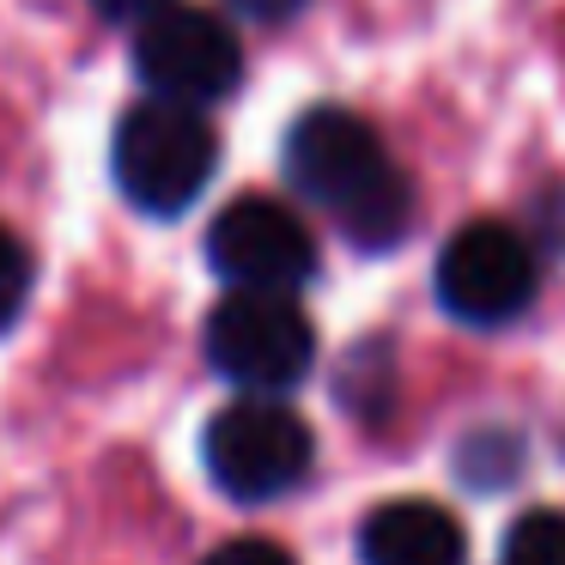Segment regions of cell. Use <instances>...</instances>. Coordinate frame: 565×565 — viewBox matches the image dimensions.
I'll list each match as a JSON object with an SVG mask.
<instances>
[{
    "label": "cell",
    "instance_id": "2",
    "mask_svg": "<svg viewBox=\"0 0 565 565\" xmlns=\"http://www.w3.org/2000/svg\"><path fill=\"white\" fill-rule=\"evenodd\" d=\"M116 189L152 220H177L195 207L207 189L213 164H220V135L201 110H177V104H135L116 122L110 140Z\"/></svg>",
    "mask_w": 565,
    "mask_h": 565
},
{
    "label": "cell",
    "instance_id": "11",
    "mask_svg": "<svg viewBox=\"0 0 565 565\" xmlns=\"http://www.w3.org/2000/svg\"><path fill=\"white\" fill-rule=\"evenodd\" d=\"M201 565H298V559L280 547V541H268V535H244V541H225V547H213Z\"/></svg>",
    "mask_w": 565,
    "mask_h": 565
},
{
    "label": "cell",
    "instance_id": "8",
    "mask_svg": "<svg viewBox=\"0 0 565 565\" xmlns=\"http://www.w3.org/2000/svg\"><path fill=\"white\" fill-rule=\"evenodd\" d=\"M359 559L365 565H462L468 541L444 504L431 499H390L359 529Z\"/></svg>",
    "mask_w": 565,
    "mask_h": 565
},
{
    "label": "cell",
    "instance_id": "7",
    "mask_svg": "<svg viewBox=\"0 0 565 565\" xmlns=\"http://www.w3.org/2000/svg\"><path fill=\"white\" fill-rule=\"evenodd\" d=\"M207 262L232 280V292H292L317 274V244L292 207L268 195H237L207 225Z\"/></svg>",
    "mask_w": 565,
    "mask_h": 565
},
{
    "label": "cell",
    "instance_id": "3",
    "mask_svg": "<svg viewBox=\"0 0 565 565\" xmlns=\"http://www.w3.org/2000/svg\"><path fill=\"white\" fill-rule=\"evenodd\" d=\"M310 456H317V438H310L305 414L286 407L280 395H237L201 431L207 480L237 504H268L292 492L310 475Z\"/></svg>",
    "mask_w": 565,
    "mask_h": 565
},
{
    "label": "cell",
    "instance_id": "6",
    "mask_svg": "<svg viewBox=\"0 0 565 565\" xmlns=\"http://www.w3.org/2000/svg\"><path fill=\"white\" fill-rule=\"evenodd\" d=\"M541 268L535 249L523 244V232L499 220H475L444 244L438 256V298L456 322H511L516 310L535 298Z\"/></svg>",
    "mask_w": 565,
    "mask_h": 565
},
{
    "label": "cell",
    "instance_id": "9",
    "mask_svg": "<svg viewBox=\"0 0 565 565\" xmlns=\"http://www.w3.org/2000/svg\"><path fill=\"white\" fill-rule=\"evenodd\" d=\"M499 565H565V511H529L511 523Z\"/></svg>",
    "mask_w": 565,
    "mask_h": 565
},
{
    "label": "cell",
    "instance_id": "13",
    "mask_svg": "<svg viewBox=\"0 0 565 565\" xmlns=\"http://www.w3.org/2000/svg\"><path fill=\"white\" fill-rule=\"evenodd\" d=\"M110 25H147V19H159L171 0H92Z\"/></svg>",
    "mask_w": 565,
    "mask_h": 565
},
{
    "label": "cell",
    "instance_id": "10",
    "mask_svg": "<svg viewBox=\"0 0 565 565\" xmlns=\"http://www.w3.org/2000/svg\"><path fill=\"white\" fill-rule=\"evenodd\" d=\"M31 298V249L0 225V329H13Z\"/></svg>",
    "mask_w": 565,
    "mask_h": 565
},
{
    "label": "cell",
    "instance_id": "12",
    "mask_svg": "<svg viewBox=\"0 0 565 565\" xmlns=\"http://www.w3.org/2000/svg\"><path fill=\"white\" fill-rule=\"evenodd\" d=\"M237 19H256V25H286V19H298L310 7V0H225Z\"/></svg>",
    "mask_w": 565,
    "mask_h": 565
},
{
    "label": "cell",
    "instance_id": "5",
    "mask_svg": "<svg viewBox=\"0 0 565 565\" xmlns=\"http://www.w3.org/2000/svg\"><path fill=\"white\" fill-rule=\"evenodd\" d=\"M135 74L152 92V104L177 110H207L244 79V43L207 7H164L135 38Z\"/></svg>",
    "mask_w": 565,
    "mask_h": 565
},
{
    "label": "cell",
    "instance_id": "1",
    "mask_svg": "<svg viewBox=\"0 0 565 565\" xmlns=\"http://www.w3.org/2000/svg\"><path fill=\"white\" fill-rule=\"evenodd\" d=\"M286 177L305 201L334 213V225L365 249L402 244L414 225V189L383 152L377 128L353 110L317 104L298 116L286 135Z\"/></svg>",
    "mask_w": 565,
    "mask_h": 565
},
{
    "label": "cell",
    "instance_id": "4",
    "mask_svg": "<svg viewBox=\"0 0 565 565\" xmlns=\"http://www.w3.org/2000/svg\"><path fill=\"white\" fill-rule=\"evenodd\" d=\"M207 359L244 395H280L317 359V329L292 292H225L207 317Z\"/></svg>",
    "mask_w": 565,
    "mask_h": 565
}]
</instances>
